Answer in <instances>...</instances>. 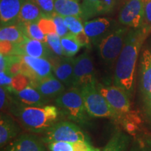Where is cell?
I'll list each match as a JSON object with an SVG mask.
<instances>
[{
	"mask_svg": "<svg viewBox=\"0 0 151 151\" xmlns=\"http://www.w3.org/2000/svg\"><path fill=\"white\" fill-rule=\"evenodd\" d=\"M48 148L50 151H73L71 143L65 141H56L48 143Z\"/></svg>",
	"mask_w": 151,
	"mask_h": 151,
	"instance_id": "d590c367",
	"label": "cell"
},
{
	"mask_svg": "<svg viewBox=\"0 0 151 151\" xmlns=\"http://www.w3.org/2000/svg\"><path fill=\"white\" fill-rule=\"evenodd\" d=\"M55 102L61 112L73 122L82 126L88 124L90 116L86 111L80 89L68 88L56 98Z\"/></svg>",
	"mask_w": 151,
	"mask_h": 151,
	"instance_id": "3957f363",
	"label": "cell"
},
{
	"mask_svg": "<svg viewBox=\"0 0 151 151\" xmlns=\"http://www.w3.org/2000/svg\"><path fill=\"white\" fill-rule=\"evenodd\" d=\"M120 0H83L81 3L83 21L112 14L117 9Z\"/></svg>",
	"mask_w": 151,
	"mask_h": 151,
	"instance_id": "30bf717a",
	"label": "cell"
},
{
	"mask_svg": "<svg viewBox=\"0 0 151 151\" xmlns=\"http://www.w3.org/2000/svg\"><path fill=\"white\" fill-rule=\"evenodd\" d=\"M129 30L126 26L118 25L95 44L99 58L109 69L116 65Z\"/></svg>",
	"mask_w": 151,
	"mask_h": 151,
	"instance_id": "277c9868",
	"label": "cell"
},
{
	"mask_svg": "<svg viewBox=\"0 0 151 151\" xmlns=\"http://www.w3.org/2000/svg\"><path fill=\"white\" fill-rule=\"evenodd\" d=\"M145 23L151 27V0H143Z\"/></svg>",
	"mask_w": 151,
	"mask_h": 151,
	"instance_id": "60d3db41",
	"label": "cell"
},
{
	"mask_svg": "<svg viewBox=\"0 0 151 151\" xmlns=\"http://www.w3.org/2000/svg\"><path fill=\"white\" fill-rule=\"evenodd\" d=\"M150 30V26L146 23L139 28L129 29L115 65L113 83L127 92L130 99L133 97L134 92L138 56Z\"/></svg>",
	"mask_w": 151,
	"mask_h": 151,
	"instance_id": "6da1fadb",
	"label": "cell"
},
{
	"mask_svg": "<svg viewBox=\"0 0 151 151\" xmlns=\"http://www.w3.org/2000/svg\"><path fill=\"white\" fill-rule=\"evenodd\" d=\"M37 23L45 35L57 33L55 24L51 17L44 16L37 22Z\"/></svg>",
	"mask_w": 151,
	"mask_h": 151,
	"instance_id": "1f68e13d",
	"label": "cell"
},
{
	"mask_svg": "<svg viewBox=\"0 0 151 151\" xmlns=\"http://www.w3.org/2000/svg\"><path fill=\"white\" fill-rule=\"evenodd\" d=\"M41 140L44 143L65 141L75 143L77 141H90L88 134L78 124L70 121L58 122L45 132Z\"/></svg>",
	"mask_w": 151,
	"mask_h": 151,
	"instance_id": "5b68a950",
	"label": "cell"
},
{
	"mask_svg": "<svg viewBox=\"0 0 151 151\" xmlns=\"http://www.w3.org/2000/svg\"><path fill=\"white\" fill-rule=\"evenodd\" d=\"M55 12L60 16L81 18L82 9L77 0H54Z\"/></svg>",
	"mask_w": 151,
	"mask_h": 151,
	"instance_id": "7402d4cb",
	"label": "cell"
},
{
	"mask_svg": "<svg viewBox=\"0 0 151 151\" xmlns=\"http://www.w3.org/2000/svg\"><path fill=\"white\" fill-rule=\"evenodd\" d=\"M22 55H29L34 58H41L52 60L56 55L52 52L46 42L27 38L26 40L20 43Z\"/></svg>",
	"mask_w": 151,
	"mask_h": 151,
	"instance_id": "9a60e30c",
	"label": "cell"
},
{
	"mask_svg": "<svg viewBox=\"0 0 151 151\" xmlns=\"http://www.w3.org/2000/svg\"><path fill=\"white\" fill-rule=\"evenodd\" d=\"M7 67L6 72L11 77L20 73L22 55H9L6 56Z\"/></svg>",
	"mask_w": 151,
	"mask_h": 151,
	"instance_id": "f1b7e54d",
	"label": "cell"
},
{
	"mask_svg": "<svg viewBox=\"0 0 151 151\" xmlns=\"http://www.w3.org/2000/svg\"><path fill=\"white\" fill-rule=\"evenodd\" d=\"M96 84L93 62L90 54L85 52L74 59L72 88L81 90L85 87Z\"/></svg>",
	"mask_w": 151,
	"mask_h": 151,
	"instance_id": "ba28073f",
	"label": "cell"
},
{
	"mask_svg": "<svg viewBox=\"0 0 151 151\" xmlns=\"http://www.w3.org/2000/svg\"><path fill=\"white\" fill-rule=\"evenodd\" d=\"M71 143L73 151H100L99 149L92 146L89 141H77Z\"/></svg>",
	"mask_w": 151,
	"mask_h": 151,
	"instance_id": "74e56055",
	"label": "cell"
},
{
	"mask_svg": "<svg viewBox=\"0 0 151 151\" xmlns=\"http://www.w3.org/2000/svg\"><path fill=\"white\" fill-rule=\"evenodd\" d=\"M51 18L55 24L57 34L60 36V37H64L70 33L69 29H68L67 24L65 22V18L63 16H60L55 12L51 16Z\"/></svg>",
	"mask_w": 151,
	"mask_h": 151,
	"instance_id": "d6a6232c",
	"label": "cell"
},
{
	"mask_svg": "<svg viewBox=\"0 0 151 151\" xmlns=\"http://www.w3.org/2000/svg\"><path fill=\"white\" fill-rule=\"evenodd\" d=\"M65 22L71 33L76 35L81 32L84 31V23L82 18L76 16L64 17Z\"/></svg>",
	"mask_w": 151,
	"mask_h": 151,
	"instance_id": "4dcf8cb0",
	"label": "cell"
},
{
	"mask_svg": "<svg viewBox=\"0 0 151 151\" xmlns=\"http://www.w3.org/2000/svg\"><path fill=\"white\" fill-rule=\"evenodd\" d=\"M44 16L46 15L43 14L41 9L35 1L32 0H25L20 10L18 22L27 23L38 22Z\"/></svg>",
	"mask_w": 151,
	"mask_h": 151,
	"instance_id": "44dd1931",
	"label": "cell"
},
{
	"mask_svg": "<svg viewBox=\"0 0 151 151\" xmlns=\"http://www.w3.org/2000/svg\"><path fill=\"white\" fill-rule=\"evenodd\" d=\"M120 123H121L124 130L132 135L135 134L136 132L139 129L138 124L135 123L133 121H131V120H127V119H123V120H121Z\"/></svg>",
	"mask_w": 151,
	"mask_h": 151,
	"instance_id": "f35d334b",
	"label": "cell"
},
{
	"mask_svg": "<svg viewBox=\"0 0 151 151\" xmlns=\"http://www.w3.org/2000/svg\"><path fill=\"white\" fill-rule=\"evenodd\" d=\"M140 90L143 97L151 93V51L143 50L140 59Z\"/></svg>",
	"mask_w": 151,
	"mask_h": 151,
	"instance_id": "ac0fdd59",
	"label": "cell"
},
{
	"mask_svg": "<svg viewBox=\"0 0 151 151\" xmlns=\"http://www.w3.org/2000/svg\"><path fill=\"white\" fill-rule=\"evenodd\" d=\"M77 1H80V0H77Z\"/></svg>",
	"mask_w": 151,
	"mask_h": 151,
	"instance_id": "ee69618b",
	"label": "cell"
},
{
	"mask_svg": "<svg viewBox=\"0 0 151 151\" xmlns=\"http://www.w3.org/2000/svg\"><path fill=\"white\" fill-rule=\"evenodd\" d=\"M39 6L43 14L46 16L51 17L55 13L54 0H32Z\"/></svg>",
	"mask_w": 151,
	"mask_h": 151,
	"instance_id": "836d02e7",
	"label": "cell"
},
{
	"mask_svg": "<svg viewBox=\"0 0 151 151\" xmlns=\"http://www.w3.org/2000/svg\"><path fill=\"white\" fill-rule=\"evenodd\" d=\"M118 25L116 21L109 18H97L84 22V32L91 42L95 45Z\"/></svg>",
	"mask_w": 151,
	"mask_h": 151,
	"instance_id": "8fae6325",
	"label": "cell"
},
{
	"mask_svg": "<svg viewBox=\"0 0 151 151\" xmlns=\"http://www.w3.org/2000/svg\"><path fill=\"white\" fill-rule=\"evenodd\" d=\"M46 42L55 55L63 57L64 52L61 43V37L57 33L46 36Z\"/></svg>",
	"mask_w": 151,
	"mask_h": 151,
	"instance_id": "4316f807",
	"label": "cell"
},
{
	"mask_svg": "<svg viewBox=\"0 0 151 151\" xmlns=\"http://www.w3.org/2000/svg\"><path fill=\"white\" fill-rule=\"evenodd\" d=\"M143 98V103H144L145 108H146L147 113L149 114V116H151V93Z\"/></svg>",
	"mask_w": 151,
	"mask_h": 151,
	"instance_id": "b9f144b4",
	"label": "cell"
},
{
	"mask_svg": "<svg viewBox=\"0 0 151 151\" xmlns=\"http://www.w3.org/2000/svg\"><path fill=\"white\" fill-rule=\"evenodd\" d=\"M118 22L126 27H142L145 24L143 0H127L119 12Z\"/></svg>",
	"mask_w": 151,
	"mask_h": 151,
	"instance_id": "9c48e42d",
	"label": "cell"
},
{
	"mask_svg": "<svg viewBox=\"0 0 151 151\" xmlns=\"http://www.w3.org/2000/svg\"><path fill=\"white\" fill-rule=\"evenodd\" d=\"M129 143V137L120 130H117L106 145L102 151H126Z\"/></svg>",
	"mask_w": 151,
	"mask_h": 151,
	"instance_id": "cb8c5ba5",
	"label": "cell"
},
{
	"mask_svg": "<svg viewBox=\"0 0 151 151\" xmlns=\"http://www.w3.org/2000/svg\"><path fill=\"white\" fill-rule=\"evenodd\" d=\"M61 43L64 56L66 57L72 58L79 51L81 47L77 42L75 35L71 32L65 37L61 38Z\"/></svg>",
	"mask_w": 151,
	"mask_h": 151,
	"instance_id": "484cf974",
	"label": "cell"
},
{
	"mask_svg": "<svg viewBox=\"0 0 151 151\" xmlns=\"http://www.w3.org/2000/svg\"><path fill=\"white\" fill-rule=\"evenodd\" d=\"M12 95L17 102L28 106H43L47 105L50 101L32 86L27 87L21 91L15 92Z\"/></svg>",
	"mask_w": 151,
	"mask_h": 151,
	"instance_id": "e0dca14e",
	"label": "cell"
},
{
	"mask_svg": "<svg viewBox=\"0 0 151 151\" xmlns=\"http://www.w3.org/2000/svg\"><path fill=\"white\" fill-rule=\"evenodd\" d=\"M13 103L10 111L16 117L24 129L36 134H44L59 122L61 111L57 106H28Z\"/></svg>",
	"mask_w": 151,
	"mask_h": 151,
	"instance_id": "7a4b0ae2",
	"label": "cell"
},
{
	"mask_svg": "<svg viewBox=\"0 0 151 151\" xmlns=\"http://www.w3.org/2000/svg\"><path fill=\"white\" fill-rule=\"evenodd\" d=\"M27 38L18 24L1 27L0 41H9L16 43H22Z\"/></svg>",
	"mask_w": 151,
	"mask_h": 151,
	"instance_id": "603a6c76",
	"label": "cell"
},
{
	"mask_svg": "<svg viewBox=\"0 0 151 151\" xmlns=\"http://www.w3.org/2000/svg\"><path fill=\"white\" fill-rule=\"evenodd\" d=\"M20 127L8 115L1 113L0 117V146L2 148L20 132Z\"/></svg>",
	"mask_w": 151,
	"mask_h": 151,
	"instance_id": "d6986e66",
	"label": "cell"
},
{
	"mask_svg": "<svg viewBox=\"0 0 151 151\" xmlns=\"http://www.w3.org/2000/svg\"><path fill=\"white\" fill-rule=\"evenodd\" d=\"M38 91L49 99H56L66 90V87L54 75L41 79L33 86Z\"/></svg>",
	"mask_w": 151,
	"mask_h": 151,
	"instance_id": "2e32d148",
	"label": "cell"
},
{
	"mask_svg": "<svg viewBox=\"0 0 151 151\" xmlns=\"http://www.w3.org/2000/svg\"><path fill=\"white\" fill-rule=\"evenodd\" d=\"M7 67V59L6 56L0 54V71H6Z\"/></svg>",
	"mask_w": 151,
	"mask_h": 151,
	"instance_id": "7bdbcfd3",
	"label": "cell"
},
{
	"mask_svg": "<svg viewBox=\"0 0 151 151\" xmlns=\"http://www.w3.org/2000/svg\"><path fill=\"white\" fill-rule=\"evenodd\" d=\"M0 84L1 87L6 90L11 94L14 93V90L12 88V77L6 71H2L0 72Z\"/></svg>",
	"mask_w": 151,
	"mask_h": 151,
	"instance_id": "8d00e7d4",
	"label": "cell"
},
{
	"mask_svg": "<svg viewBox=\"0 0 151 151\" xmlns=\"http://www.w3.org/2000/svg\"><path fill=\"white\" fill-rule=\"evenodd\" d=\"M75 35V38L76 39L77 42L81 47H86V48H90V44H91V41L90 38L86 35L84 31L81 32Z\"/></svg>",
	"mask_w": 151,
	"mask_h": 151,
	"instance_id": "ab89813d",
	"label": "cell"
},
{
	"mask_svg": "<svg viewBox=\"0 0 151 151\" xmlns=\"http://www.w3.org/2000/svg\"><path fill=\"white\" fill-rule=\"evenodd\" d=\"M0 52L6 56L22 55L20 43L11 42L9 41H0Z\"/></svg>",
	"mask_w": 151,
	"mask_h": 151,
	"instance_id": "83f0119b",
	"label": "cell"
},
{
	"mask_svg": "<svg viewBox=\"0 0 151 151\" xmlns=\"http://www.w3.org/2000/svg\"><path fill=\"white\" fill-rule=\"evenodd\" d=\"M83 97L85 107L90 117L93 118H111L118 120L116 113L111 108L106 99L97 88L92 85L81 89Z\"/></svg>",
	"mask_w": 151,
	"mask_h": 151,
	"instance_id": "8992f818",
	"label": "cell"
},
{
	"mask_svg": "<svg viewBox=\"0 0 151 151\" xmlns=\"http://www.w3.org/2000/svg\"><path fill=\"white\" fill-rule=\"evenodd\" d=\"M50 62L55 76L67 88H72L74 59L71 57H56Z\"/></svg>",
	"mask_w": 151,
	"mask_h": 151,
	"instance_id": "7c38bea8",
	"label": "cell"
},
{
	"mask_svg": "<svg viewBox=\"0 0 151 151\" xmlns=\"http://www.w3.org/2000/svg\"><path fill=\"white\" fill-rule=\"evenodd\" d=\"M21 28L22 31L23 32L24 35L27 38L31 39L39 40L43 42H46V36L43 33L37 22H27V23H22L18 22L17 23Z\"/></svg>",
	"mask_w": 151,
	"mask_h": 151,
	"instance_id": "d4e9b609",
	"label": "cell"
},
{
	"mask_svg": "<svg viewBox=\"0 0 151 151\" xmlns=\"http://www.w3.org/2000/svg\"><path fill=\"white\" fill-rule=\"evenodd\" d=\"M41 139L32 134H22L9 143L3 151H47Z\"/></svg>",
	"mask_w": 151,
	"mask_h": 151,
	"instance_id": "4fadbf2b",
	"label": "cell"
},
{
	"mask_svg": "<svg viewBox=\"0 0 151 151\" xmlns=\"http://www.w3.org/2000/svg\"><path fill=\"white\" fill-rule=\"evenodd\" d=\"M22 58L23 61L32 69L39 81L53 75L52 65L49 60L41 58H34L26 55H22Z\"/></svg>",
	"mask_w": 151,
	"mask_h": 151,
	"instance_id": "ffe728a7",
	"label": "cell"
},
{
	"mask_svg": "<svg viewBox=\"0 0 151 151\" xmlns=\"http://www.w3.org/2000/svg\"><path fill=\"white\" fill-rule=\"evenodd\" d=\"M10 92H9L6 90L1 87L0 88V107H1V110H5L6 109H10L11 106H12L13 99L14 97H11L9 96Z\"/></svg>",
	"mask_w": 151,
	"mask_h": 151,
	"instance_id": "e575fe53",
	"label": "cell"
},
{
	"mask_svg": "<svg viewBox=\"0 0 151 151\" xmlns=\"http://www.w3.org/2000/svg\"><path fill=\"white\" fill-rule=\"evenodd\" d=\"M31 85V79L22 73H18L12 78V88L14 93L21 91Z\"/></svg>",
	"mask_w": 151,
	"mask_h": 151,
	"instance_id": "f546056e",
	"label": "cell"
},
{
	"mask_svg": "<svg viewBox=\"0 0 151 151\" xmlns=\"http://www.w3.org/2000/svg\"><path fill=\"white\" fill-rule=\"evenodd\" d=\"M24 1L25 0H1L0 1L1 27L18 23L20 10Z\"/></svg>",
	"mask_w": 151,
	"mask_h": 151,
	"instance_id": "5bb4252c",
	"label": "cell"
},
{
	"mask_svg": "<svg viewBox=\"0 0 151 151\" xmlns=\"http://www.w3.org/2000/svg\"><path fill=\"white\" fill-rule=\"evenodd\" d=\"M96 86L116 113L117 121L120 122L130 111V98L127 92L116 85L104 86L97 83Z\"/></svg>",
	"mask_w": 151,
	"mask_h": 151,
	"instance_id": "52a82bcc",
	"label": "cell"
}]
</instances>
